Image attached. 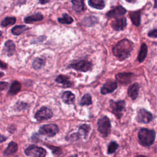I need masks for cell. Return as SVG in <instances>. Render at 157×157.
<instances>
[{"mask_svg": "<svg viewBox=\"0 0 157 157\" xmlns=\"http://www.w3.org/2000/svg\"><path fill=\"white\" fill-rule=\"evenodd\" d=\"M126 102L124 100H119L115 101L114 100L110 101V106L112 109V113L117 118H120L123 115V111L124 110Z\"/></svg>", "mask_w": 157, "mask_h": 157, "instance_id": "obj_4", "label": "cell"}, {"mask_svg": "<svg viewBox=\"0 0 157 157\" xmlns=\"http://www.w3.org/2000/svg\"><path fill=\"white\" fill-rule=\"evenodd\" d=\"M139 83H134L131 86H129V87L128 88V94L132 100H135L139 95Z\"/></svg>", "mask_w": 157, "mask_h": 157, "instance_id": "obj_14", "label": "cell"}, {"mask_svg": "<svg viewBox=\"0 0 157 157\" xmlns=\"http://www.w3.org/2000/svg\"><path fill=\"white\" fill-rule=\"evenodd\" d=\"M58 21L61 23L64 24H71L73 21V19L71 17L69 16L67 14H64L62 18H58Z\"/></svg>", "mask_w": 157, "mask_h": 157, "instance_id": "obj_30", "label": "cell"}, {"mask_svg": "<svg viewBox=\"0 0 157 157\" xmlns=\"http://www.w3.org/2000/svg\"><path fill=\"white\" fill-rule=\"evenodd\" d=\"M18 150V145L17 144L14 142H10L7 148L4 151V154L6 155H11L13 153H15Z\"/></svg>", "mask_w": 157, "mask_h": 157, "instance_id": "obj_17", "label": "cell"}, {"mask_svg": "<svg viewBox=\"0 0 157 157\" xmlns=\"http://www.w3.org/2000/svg\"><path fill=\"white\" fill-rule=\"evenodd\" d=\"M88 4L93 8L99 10L104 9L105 6L103 0H89Z\"/></svg>", "mask_w": 157, "mask_h": 157, "instance_id": "obj_21", "label": "cell"}, {"mask_svg": "<svg viewBox=\"0 0 157 157\" xmlns=\"http://www.w3.org/2000/svg\"><path fill=\"white\" fill-rule=\"evenodd\" d=\"M80 134L77 132H74L69 136H68L67 137H66V139L67 140H69V141H74V140H77L80 139Z\"/></svg>", "mask_w": 157, "mask_h": 157, "instance_id": "obj_33", "label": "cell"}, {"mask_svg": "<svg viewBox=\"0 0 157 157\" xmlns=\"http://www.w3.org/2000/svg\"><path fill=\"white\" fill-rule=\"evenodd\" d=\"M4 75V73L2 72H0V78H1Z\"/></svg>", "mask_w": 157, "mask_h": 157, "instance_id": "obj_41", "label": "cell"}, {"mask_svg": "<svg viewBox=\"0 0 157 157\" xmlns=\"http://www.w3.org/2000/svg\"><path fill=\"white\" fill-rule=\"evenodd\" d=\"M45 64V61L40 58H36L33 63V67L36 70L40 69Z\"/></svg>", "mask_w": 157, "mask_h": 157, "instance_id": "obj_27", "label": "cell"}, {"mask_svg": "<svg viewBox=\"0 0 157 157\" xmlns=\"http://www.w3.org/2000/svg\"><path fill=\"white\" fill-rule=\"evenodd\" d=\"M63 101L67 104H72L75 100V95L70 91H66L63 93L61 96Z\"/></svg>", "mask_w": 157, "mask_h": 157, "instance_id": "obj_16", "label": "cell"}, {"mask_svg": "<svg viewBox=\"0 0 157 157\" xmlns=\"http://www.w3.org/2000/svg\"><path fill=\"white\" fill-rule=\"evenodd\" d=\"M26 27L25 25H20V26H15V27H13L12 29V33L14 34V35H20L21 33H23L25 29H26Z\"/></svg>", "mask_w": 157, "mask_h": 157, "instance_id": "obj_28", "label": "cell"}, {"mask_svg": "<svg viewBox=\"0 0 157 157\" xmlns=\"http://www.w3.org/2000/svg\"><path fill=\"white\" fill-rule=\"evenodd\" d=\"M55 82L61 83L63 85L64 87H71L73 85V83L71 81L69 77L65 75H59L55 79Z\"/></svg>", "mask_w": 157, "mask_h": 157, "instance_id": "obj_15", "label": "cell"}, {"mask_svg": "<svg viewBox=\"0 0 157 157\" xmlns=\"http://www.w3.org/2000/svg\"><path fill=\"white\" fill-rule=\"evenodd\" d=\"M46 146L52 150V153L53 155H55L59 156V155H60L62 153V150H61V149L59 147H55V146L51 145H46Z\"/></svg>", "mask_w": 157, "mask_h": 157, "instance_id": "obj_32", "label": "cell"}, {"mask_svg": "<svg viewBox=\"0 0 157 157\" xmlns=\"http://www.w3.org/2000/svg\"><path fill=\"white\" fill-rule=\"evenodd\" d=\"M25 153L32 157H45L47 151L42 147L36 145H31L25 150Z\"/></svg>", "mask_w": 157, "mask_h": 157, "instance_id": "obj_5", "label": "cell"}, {"mask_svg": "<svg viewBox=\"0 0 157 157\" xmlns=\"http://www.w3.org/2000/svg\"><path fill=\"white\" fill-rule=\"evenodd\" d=\"M21 90V83L20 82H18V81H14L9 89V94H11V95H14L16 94L17 93H18L20 91V90Z\"/></svg>", "mask_w": 157, "mask_h": 157, "instance_id": "obj_20", "label": "cell"}, {"mask_svg": "<svg viewBox=\"0 0 157 157\" xmlns=\"http://www.w3.org/2000/svg\"><path fill=\"white\" fill-rule=\"evenodd\" d=\"M16 19L14 17H6L4 20L1 22V25L2 26H7L8 25H13L15 23Z\"/></svg>", "mask_w": 157, "mask_h": 157, "instance_id": "obj_31", "label": "cell"}, {"mask_svg": "<svg viewBox=\"0 0 157 157\" xmlns=\"http://www.w3.org/2000/svg\"><path fill=\"white\" fill-rule=\"evenodd\" d=\"M118 146H119L118 144L115 141L110 142L108 145L107 153L109 154L113 153L117 150V149L118 148Z\"/></svg>", "mask_w": 157, "mask_h": 157, "instance_id": "obj_29", "label": "cell"}, {"mask_svg": "<svg viewBox=\"0 0 157 157\" xmlns=\"http://www.w3.org/2000/svg\"><path fill=\"white\" fill-rule=\"evenodd\" d=\"M7 67V66L6 63L2 62L0 61V68H2V69H6Z\"/></svg>", "mask_w": 157, "mask_h": 157, "instance_id": "obj_36", "label": "cell"}, {"mask_svg": "<svg viewBox=\"0 0 157 157\" xmlns=\"http://www.w3.org/2000/svg\"><path fill=\"white\" fill-rule=\"evenodd\" d=\"M68 157H78V156H77V154H74V155H70V156H69Z\"/></svg>", "mask_w": 157, "mask_h": 157, "instance_id": "obj_39", "label": "cell"}, {"mask_svg": "<svg viewBox=\"0 0 157 157\" xmlns=\"http://www.w3.org/2000/svg\"><path fill=\"white\" fill-rule=\"evenodd\" d=\"M43 18L42 15L40 13H35L31 16H28L25 18V22L26 23H31L35 21H40Z\"/></svg>", "mask_w": 157, "mask_h": 157, "instance_id": "obj_22", "label": "cell"}, {"mask_svg": "<svg viewBox=\"0 0 157 157\" xmlns=\"http://www.w3.org/2000/svg\"><path fill=\"white\" fill-rule=\"evenodd\" d=\"M5 47L8 55H12L15 52V46L14 43L12 40H7L5 43Z\"/></svg>", "mask_w": 157, "mask_h": 157, "instance_id": "obj_25", "label": "cell"}, {"mask_svg": "<svg viewBox=\"0 0 157 157\" xmlns=\"http://www.w3.org/2000/svg\"><path fill=\"white\" fill-rule=\"evenodd\" d=\"M52 110L45 106L42 107L34 115V118L39 121L51 118L53 115Z\"/></svg>", "mask_w": 157, "mask_h": 157, "instance_id": "obj_8", "label": "cell"}, {"mask_svg": "<svg viewBox=\"0 0 157 157\" xmlns=\"http://www.w3.org/2000/svg\"><path fill=\"white\" fill-rule=\"evenodd\" d=\"M68 67L85 72L91 69L92 64L86 60H79L72 63L68 66Z\"/></svg>", "mask_w": 157, "mask_h": 157, "instance_id": "obj_7", "label": "cell"}, {"mask_svg": "<svg viewBox=\"0 0 157 157\" xmlns=\"http://www.w3.org/2000/svg\"><path fill=\"white\" fill-rule=\"evenodd\" d=\"M130 18L136 26H139L140 22V10L130 12Z\"/></svg>", "mask_w": 157, "mask_h": 157, "instance_id": "obj_18", "label": "cell"}, {"mask_svg": "<svg viewBox=\"0 0 157 157\" xmlns=\"http://www.w3.org/2000/svg\"><path fill=\"white\" fill-rule=\"evenodd\" d=\"M137 157H147V156H144V155H137Z\"/></svg>", "mask_w": 157, "mask_h": 157, "instance_id": "obj_42", "label": "cell"}, {"mask_svg": "<svg viewBox=\"0 0 157 157\" xmlns=\"http://www.w3.org/2000/svg\"><path fill=\"white\" fill-rule=\"evenodd\" d=\"M148 36L150 37H155L156 38L157 36V33H156V29H154L151 31H150L148 33Z\"/></svg>", "mask_w": 157, "mask_h": 157, "instance_id": "obj_35", "label": "cell"}, {"mask_svg": "<svg viewBox=\"0 0 157 157\" xmlns=\"http://www.w3.org/2000/svg\"><path fill=\"white\" fill-rule=\"evenodd\" d=\"M117 83L115 81H107L101 88V93L102 94H107L113 92L117 88Z\"/></svg>", "mask_w": 157, "mask_h": 157, "instance_id": "obj_10", "label": "cell"}, {"mask_svg": "<svg viewBox=\"0 0 157 157\" xmlns=\"http://www.w3.org/2000/svg\"><path fill=\"white\" fill-rule=\"evenodd\" d=\"M59 132V128L56 124H46L41 126L39 129V133L48 137L55 136Z\"/></svg>", "mask_w": 157, "mask_h": 157, "instance_id": "obj_6", "label": "cell"}, {"mask_svg": "<svg viewBox=\"0 0 157 157\" xmlns=\"http://www.w3.org/2000/svg\"><path fill=\"white\" fill-rule=\"evenodd\" d=\"M133 48V44L128 39H123L119 41L112 48L113 55L120 61L129 57Z\"/></svg>", "mask_w": 157, "mask_h": 157, "instance_id": "obj_1", "label": "cell"}, {"mask_svg": "<svg viewBox=\"0 0 157 157\" xmlns=\"http://www.w3.org/2000/svg\"><path fill=\"white\" fill-rule=\"evenodd\" d=\"M134 76V75L131 72L118 73L116 75V79L119 83L123 85H127L132 82Z\"/></svg>", "mask_w": 157, "mask_h": 157, "instance_id": "obj_11", "label": "cell"}, {"mask_svg": "<svg viewBox=\"0 0 157 157\" xmlns=\"http://www.w3.org/2000/svg\"><path fill=\"white\" fill-rule=\"evenodd\" d=\"M72 3L73 4V9L75 12H79L83 10V0H72Z\"/></svg>", "mask_w": 157, "mask_h": 157, "instance_id": "obj_23", "label": "cell"}, {"mask_svg": "<svg viewBox=\"0 0 157 157\" xmlns=\"http://www.w3.org/2000/svg\"><path fill=\"white\" fill-rule=\"evenodd\" d=\"M126 20L124 17H121L116 19L112 23V27L114 30L120 31L123 29L126 26Z\"/></svg>", "mask_w": 157, "mask_h": 157, "instance_id": "obj_13", "label": "cell"}, {"mask_svg": "<svg viewBox=\"0 0 157 157\" xmlns=\"http://www.w3.org/2000/svg\"><path fill=\"white\" fill-rule=\"evenodd\" d=\"M126 1L129 2H134L136 0H126Z\"/></svg>", "mask_w": 157, "mask_h": 157, "instance_id": "obj_40", "label": "cell"}, {"mask_svg": "<svg viewBox=\"0 0 157 157\" xmlns=\"http://www.w3.org/2000/svg\"><path fill=\"white\" fill-rule=\"evenodd\" d=\"M9 86V83L7 82H0V91L6 90Z\"/></svg>", "mask_w": 157, "mask_h": 157, "instance_id": "obj_34", "label": "cell"}, {"mask_svg": "<svg viewBox=\"0 0 157 157\" xmlns=\"http://www.w3.org/2000/svg\"><path fill=\"white\" fill-rule=\"evenodd\" d=\"M79 104L82 106H83V105H89L91 104H92V100H91V95L88 93L85 94L82 96Z\"/></svg>", "mask_w": 157, "mask_h": 157, "instance_id": "obj_26", "label": "cell"}, {"mask_svg": "<svg viewBox=\"0 0 157 157\" xmlns=\"http://www.w3.org/2000/svg\"><path fill=\"white\" fill-rule=\"evenodd\" d=\"M90 126L87 124H83L79 126L78 127V132L80 134V136H83L84 138L86 137L88 135L90 130Z\"/></svg>", "mask_w": 157, "mask_h": 157, "instance_id": "obj_24", "label": "cell"}, {"mask_svg": "<svg viewBox=\"0 0 157 157\" xmlns=\"http://www.w3.org/2000/svg\"><path fill=\"white\" fill-rule=\"evenodd\" d=\"M126 9L121 6H117L107 13V17L109 18H113L121 16L126 13Z\"/></svg>", "mask_w": 157, "mask_h": 157, "instance_id": "obj_12", "label": "cell"}, {"mask_svg": "<svg viewBox=\"0 0 157 157\" xmlns=\"http://www.w3.org/2000/svg\"><path fill=\"white\" fill-rule=\"evenodd\" d=\"M1 34H2V33H1V31H0V37H1Z\"/></svg>", "mask_w": 157, "mask_h": 157, "instance_id": "obj_43", "label": "cell"}, {"mask_svg": "<svg viewBox=\"0 0 157 157\" xmlns=\"http://www.w3.org/2000/svg\"><path fill=\"white\" fill-rule=\"evenodd\" d=\"M98 130L103 137L109 135L111 131V123L110 119L107 116L100 118L97 122Z\"/></svg>", "mask_w": 157, "mask_h": 157, "instance_id": "obj_3", "label": "cell"}, {"mask_svg": "<svg viewBox=\"0 0 157 157\" xmlns=\"http://www.w3.org/2000/svg\"><path fill=\"white\" fill-rule=\"evenodd\" d=\"M147 51H148V48L147 46L145 44H142L141 45L140 50L138 55V61L140 63H142L144 61V59L146 58L147 54Z\"/></svg>", "mask_w": 157, "mask_h": 157, "instance_id": "obj_19", "label": "cell"}, {"mask_svg": "<svg viewBox=\"0 0 157 157\" xmlns=\"http://www.w3.org/2000/svg\"><path fill=\"white\" fill-rule=\"evenodd\" d=\"M156 137V132L153 129L141 128L138 132L140 144L144 147H149L153 144Z\"/></svg>", "mask_w": 157, "mask_h": 157, "instance_id": "obj_2", "label": "cell"}, {"mask_svg": "<svg viewBox=\"0 0 157 157\" xmlns=\"http://www.w3.org/2000/svg\"><path fill=\"white\" fill-rule=\"evenodd\" d=\"M153 120V115L145 109H140L137 113L136 121L138 123L147 124Z\"/></svg>", "mask_w": 157, "mask_h": 157, "instance_id": "obj_9", "label": "cell"}, {"mask_svg": "<svg viewBox=\"0 0 157 157\" xmlns=\"http://www.w3.org/2000/svg\"><path fill=\"white\" fill-rule=\"evenodd\" d=\"M48 1H49V0H39L41 4H45V3L48 2Z\"/></svg>", "mask_w": 157, "mask_h": 157, "instance_id": "obj_38", "label": "cell"}, {"mask_svg": "<svg viewBox=\"0 0 157 157\" xmlns=\"http://www.w3.org/2000/svg\"><path fill=\"white\" fill-rule=\"evenodd\" d=\"M6 140V137H4V136L0 135V143H1L2 142H4Z\"/></svg>", "mask_w": 157, "mask_h": 157, "instance_id": "obj_37", "label": "cell"}]
</instances>
